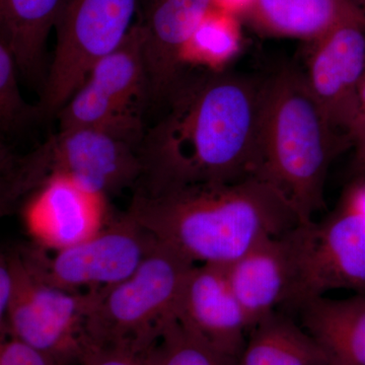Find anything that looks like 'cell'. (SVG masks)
Returning a JSON list of instances; mask_svg holds the SVG:
<instances>
[{
  "label": "cell",
  "instance_id": "cell-1",
  "mask_svg": "<svg viewBox=\"0 0 365 365\" xmlns=\"http://www.w3.org/2000/svg\"><path fill=\"white\" fill-rule=\"evenodd\" d=\"M264 81L223 71L185 73L139 145L144 191L256 177Z\"/></svg>",
  "mask_w": 365,
  "mask_h": 365
},
{
  "label": "cell",
  "instance_id": "cell-2",
  "mask_svg": "<svg viewBox=\"0 0 365 365\" xmlns=\"http://www.w3.org/2000/svg\"><path fill=\"white\" fill-rule=\"evenodd\" d=\"M126 213L192 263L222 267L302 222L285 197L257 177L158 191L134 189Z\"/></svg>",
  "mask_w": 365,
  "mask_h": 365
},
{
  "label": "cell",
  "instance_id": "cell-3",
  "mask_svg": "<svg viewBox=\"0 0 365 365\" xmlns=\"http://www.w3.org/2000/svg\"><path fill=\"white\" fill-rule=\"evenodd\" d=\"M350 144L331 126L306 74L283 68L264 81L256 177L278 190L302 222L325 206L329 167Z\"/></svg>",
  "mask_w": 365,
  "mask_h": 365
},
{
  "label": "cell",
  "instance_id": "cell-4",
  "mask_svg": "<svg viewBox=\"0 0 365 365\" xmlns=\"http://www.w3.org/2000/svg\"><path fill=\"white\" fill-rule=\"evenodd\" d=\"M141 175L135 144L97 129H59L25 155L1 148V212L53 179H69L108 196L135 188Z\"/></svg>",
  "mask_w": 365,
  "mask_h": 365
},
{
  "label": "cell",
  "instance_id": "cell-5",
  "mask_svg": "<svg viewBox=\"0 0 365 365\" xmlns=\"http://www.w3.org/2000/svg\"><path fill=\"white\" fill-rule=\"evenodd\" d=\"M196 264L158 242L128 279L98 292L86 317V331L98 353L144 354L176 319L187 275Z\"/></svg>",
  "mask_w": 365,
  "mask_h": 365
},
{
  "label": "cell",
  "instance_id": "cell-6",
  "mask_svg": "<svg viewBox=\"0 0 365 365\" xmlns=\"http://www.w3.org/2000/svg\"><path fill=\"white\" fill-rule=\"evenodd\" d=\"M143 41L138 18L121 44L98 60L60 110L59 129H97L139 148L145 134L144 109L150 104Z\"/></svg>",
  "mask_w": 365,
  "mask_h": 365
},
{
  "label": "cell",
  "instance_id": "cell-7",
  "mask_svg": "<svg viewBox=\"0 0 365 365\" xmlns=\"http://www.w3.org/2000/svg\"><path fill=\"white\" fill-rule=\"evenodd\" d=\"M141 0H67L56 21L57 44L39 108L58 114L98 60L121 44Z\"/></svg>",
  "mask_w": 365,
  "mask_h": 365
},
{
  "label": "cell",
  "instance_id": "cell-8",
  "mask_svg": "<svg viewBox=\"0 0 365 365\" xmlns=\"http://www.w3.org/2000/svg\"><path fill=\"white\" fill-rule=\"evenodd\" d=\"M16 253V288L2 337H13L51 354L64 365H86L98 354L86 331V317L100 289L68 292L34 277Z\"/></svg>",
  "mask_w": 365,
  "mask_h": 365
},
{
  "label": "cell",
  "instance_id": "cell-9",
  "mask_svg": "<svg viewBox=\"0 0 365 365\" xmlns=\"http://www.w3.org/2000/svg\"><path fill=\"white\" fill-rule=\"evenodd\" d=\"M292 261V285L287 307L335 289L365 295V220L341 207L321 222H302L284 235Z\"/></svg>",
  "mask_w": 365,
  "mask_h": 365
},
{
  "label": "cell",
  "instance_id": "cell-10",
  "mask_svg": "<svg viewBox=\"0 0 365 365\" xmlns=\"http://www.w3.org/2000/svg\"><path fill=\"white\" fill-rule=\"evenodd\" d=\"M158 241L126 212L114 215L85 241L58 250L54 256L39 246L21 249L34 277L50 287L81 292L111 287L128 279Z\"/></svg>",
  "mask_w": 365,
  "mask_h": 365
},
{
  "label": "cell",
  "instance_id": "cell-11",
  "mask_svg": "<svg viewBox=\"0 0 365 365\" xmlns=\"http://www.w3.org/2000/svg\"><path fill=\"white\" fill-rule=\"evenodd\" d=\"M314 43L307 83L334 130L351 143L360 115L365 24H345Z\"/></svg>",
  "mask_w": 365,
  "mask_h": 365
},
{
  "label": "cell",
  "instance_id": "cell-12",
  "mask_svg": "<svg viewBox=\"0 0 365 365\" xmlns=\"http://www.w3.org/2000/svg\"><path fill=\"white\" fill-rule=\"evenodd\" d=\"M176 319L204 342L237 359L252 331L222 266L195 265L190 270L178 299Z\"/></svg>",
  "mask_w": 365,
  "mask_h": 365
},
{
  "label": "cell",
  "instance_id": "cell-13",
  "mask_svg": "<svg viewBox=\"0 0 365 365\" xmlns=\"http://www.w3.org/2000/svg\"><path fill=\"white\" fill-rule=\"evenodd\" d=\"M24 207L29 232L41 248L66 249L100 232L113 216L107 196L58 178L33 192Z\"/></svg>",
  "mask_w": 365,
  "mask_h": 365
},
{
  "label": "cell",
  "instance_id": "cell-14",
  "mask_svg": "<svg viewBox=\"0 0 365 365\" xmlns=\"http://www.w3.org/2000/svg\"><path fill=\"white\" fill-rule=\"evenodd\" d=\"M211 0H144L143 60L150 103L165 105L184 76L182 53Z\"/></svg>",
  "mask_w": 365,
  "mask_h": 365
},
{
  "label": "cell",
  "instance_id": "cell-15",
  "mask_svg": "<svg viewBox=\"0 0 365 365\" xmlns=\"http://www.w3.org/2000/svg\"><path fill=\"white\" fill-rule=\"evenodd\" d=\"M225 270L252 330L278 307L287 306L294 272L284 235L259 242Z\"/></svg>",
  "mask_w": 365,
  "mask_h": 365
},
{
  "label": "cell",
  "instance_id": "cell-16",
  "mask_svg": "<svg viewBox=\"0 0 365 365\" xmlns=\"http://www.w3.org/2000/svg\"><path fill=\"white\" fill-rule=\"evenodd\" d=\"M245 18L264 35L313 42L345 24H365L351 0H256Z\"/></svg>",
  "mask_w": 365,
  "mask_h": 365
},
{
  "label": "cell",
  "instance_id": "cell-17",
  "mask_svg": "<svg viewBox=\"0 0 365 365\" xmlns=\"http://www.w3.org/2000/svg\"><path fill=\"white\" fill-rule=\"evenodd\" d=\"M299 311L302 327L321 346L328 365H365V295L318 297Z\"/></svg>",
  "mask_w": 365,
  "mask_h": 365
},
{
  "label": "cell",
  "instance_id": "cell-18",
  "mask_svg": "<svg viewBox=\"0 0 365 365\" xmlns=\"http://www.w3.org/2000/svg\"><path fill=\"white\" fill-rule=\"evenodd\" d=\"M67 0H0L1 41L13 52L19 71L39 76L48 36Z\"/></svg>",
  "mask_w": 365,
  "mask_h": 365
},
{
  "label": "cell",
  "instance_id": "cell-19",
  "mask_svg": "<svg viewBox=\"0 0 365 365\" xmlns=\"http://www.w3.org/2000/svg\"><path fill=\"white\" fill-rule=\"evenodd\" d=\"M237 365H328V360L304 327L276 312L251 331Z\"/></svg>",
  "mask_w": 365,
  "mask_h": 365
},
{
  "label": "cell",
  "instance_id": "cell-20",
  "mask_svg": "<svg viewBox=\"0 0 365 365\" xmlns=\"http://www.w3.org/2000/svg\"><path fill=\"white\" fill-rule=\"evenodd\" d=\"M241 40L239 18L211 6L187 43L182 62L222 71L241 49Z\"/></svg>",
  "mask_w": 365,
  "mask_h": 365
},
{
  "label": "cell",
  "instance_id": "cell-21",
  "mask_svg": "<svg viewBox=\"0 0 365 365\" xmlns=\"http://www.w3.org/2000/svg\"><path fill=\"white\" fill-rule=\"evenodd\" d=\"M145 355L150 365H237V360L189 332L177 319Z\"/></svg>",
  "mask_w": 365,
  "mask_h": 365
},
{
  "label": "cell",
  "instance_id": "cell-22",
  "mask_svg": "<svg viewBox=\"0 0 365 365\" xmlns=\"http://www.w3.org/2000/svg\"><path fill=\"white\" fill-rule=\"evenodd\" d=\"M18 63L6 42L0 40V124L2 131H13L42 116L39 106H31L21 97Z\"/></svg>",
  "mask_w": 365,
  "mask_h": 365
},
{
  "label": "cell",
  "instance_id": "cell-23",
  "mask_svg": "<svg viewBox=\"0 0 365 365\" xmlns=\"http://www.w3.org/2000/svg\"><path fill=\"white\" fill-rule=\"evenodd\" d=\"M0 365H64L49 353L34 346L6 337L0 346Z\"/></svg>",
  "mask_w": 365,
  "mask_h": 365
},
{
  "label": "cell",
  "instance_id": "cell-24",
  "mask_svg": "<svg viewBox=\"0 0 365 365\" xmlns=\"http://www.w3.org/2000/svg\"><path fill=\"white\" fill-rule=\"evenodd\" d=\"M86 365H150L145 353L133 354V353L121 351L101 352L95 359Z\"/></svg>",
  "mask_w": 365,
  "mask_h": 365
},
{
  "label": "cell",
  "instance_id": "cell-25",
  "mask_svg": "<svg viewBox=\"0 0 365 365\" xmlns=\"http://www.w3.org/2000/svg\"><path fill=\"white\" fill-rule=\"evenodd\" d=\"M351 143L355 148V169L359 172H365V111L360 115L353 131Z\"/></svg>",
  "mask_w": 365,
  "mask_h": 365
},
{
  "label": "cell",
  "instance_id": "cell-26",
  "mask_svg": "<svg viewBox=\"0 0 365 365\" xmlns=\"http://www.w3.org/2000/svg\"><path fill=\"white\" fill-rule=\"evenodd\" d=\"M342 207L356 213L365 220V182L355 185L348 192Z\"/></svg>",
  "mask_w": 365,
  "mask_h": 365
},
{
  "label": "cell",
  "instance_id": "cell-27",
  "mask_svg": "<svg viewBox=\"0 0 365 365\" xmlns=\"http://www.w3.org/2000/svg\"><path fill=\"white\" fill-rule=\"evenodd\" d=\"M256 0H211V6L240 18L246 16Z\"/></svg>",
  "mask_w": 365,
  "mask_h": 365
},
{
  "label": "cell",
  "instance_id": "cell-28",
  "mask_svg": "<svg viewBox=\"0 0 365 365\" xmlns=\"http://www.w3.org/2000/svg\"><path fill=\"white\" fill-rule=\"evenodd\" d=\"M353 4H355L365 16V0H351Z\"/></svg>",
  "mask_w": 365,
  "mask_h": 365
}]
</instances>
